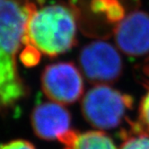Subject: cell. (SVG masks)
<instances>
[{
  "label": "cell",
  "instance_id": "1",
  "mask_svg": "<svg viewBox=\"0 0 149 149\" xmlns=\"http://www.w3.org/2000/svg\"><path fill=\"white\" fill-rule=\"evenodd\" d=\"M40 0H0V113L6 114L28 93L17 68L29 17Z\"/></svg>",
  "mask_w": 149,
  "mask_h": 149
},
{
  "label": "cell",
  "instance_id": "2",
  "mask_svg": "<svg viewBox=\"0 0 149 149\" xmlns=\"http://www.w3.org/2000/svg\"><path fill=\"white\" fill-rule=\"evenodd\" d=\"M77 31V17L73 9L64 4H39L29 17L24 45L54 58L76 45Z\"/></svg>",
  "mask_w": 149,
  "mask_h": 149
},
{
  "label": "cell",
  "instance_id": "3",
  "mask_svg": "<svg viewBox=\"0 0 149 149\" xmlns=\"http://www.w3.org/2000/svg\"><path fill=\"white\" fill-rule=\"evenodd\" d=\"M134 100L130 94L113 89L107 84L91 88L82 100V113L86 120L95 129L117 127L132 109Z\"/></svg>",
  "mask_w": 149,
  "mask_h": 149
},
{
  "label": "cell",
  "instance_id": "4",
  "mask_svg": "<svg viewBox=\"0 0 149 149\" xmlns=\"http://www.w3.org/2000/svg\"><path fill=\"white\" fill-rule=\"evenodd\" d=\"M79 65L86 78L96 86L118 81L123 70L119 51L103 40L93 41L81 49Z\"/></svg>",
  "mask_w": 149,
  "mask_h": 149
},
{
  "label": "cell",
  "instance_id": "5",
  "mask_svg": "<svg viewBox=\"0 0 149 149\" xmlns=\"http://www.w3.org/2000/svg\"><path fill=\"white\" fill-rule=\"evenodd\" d=\"M41 88L46 96L59 104H72L84 93V79L72 62L48 65L41 74Z\"/></svg>",
  "mask_w": 149,
  "mask_h": 149
},
{
  "label": "cell",
  "instance_id": "6",
  "mask_svg": "<svg viewBox=\"0 0 149 149\" xmlns=\"http://www.w3.org/2000/svg\"><path fill=\"white\" fill-rule=\"evenodd\" d=\"M117 48L130 57H142L149 53V14L135 10L114 28Z\"/></svg>",
  "mask_w": 149,
  "mask_h": 149
},
{
  "label": "cell",
  "instance_id": "7",
  "mask_svg": "<svg viewBox=\"0 0 149 149\" xmlns=\"http://www.w3.org/2000/svg\"><path fill=\"white\" fill-rule=\"evenodd\" d=\"M31 123L38 137L44 140H58L71 130V115L62 104L43 102L33 109Z\"/></svg>",
  "mask_w": 149,
  "mask_h": 149
},
{
  "label": "cell",
  "instance_id": "8",
  "mask_svg": "<svg viewBox=\"0 0 149 149\" xmlns=\"http://www.w3.org/2000/svg\"><path fill=\"white\" fill-rule=\"evenodd\" d=\"M59 142L65 145L66 149H118L111 136L101 130L78 133L71 130Z\"/></svg>",
  "mask_w": 149,
  "mask_h": 149
},
{
  "label": "cell",
  "instance_id": "9",
  "mask_svg": "<svg viewBox=\"0 0 149 149\" xmlns=\"http://www.w3.org/2000/svg\"><path fill=\"white\" fill-rule=\"evenodd\" d=\"M130 126L129 131L123 132L120 149H149V133L137 122H130Z\"/></svg>",
  "mask_w": 149,
  "mask_h": 149
},
{
  "label": "cell",
  "instance_id": "10",
  "mask_svg": "<svg viewBox=\"0 0 149 149\" xmlns=\"http://www.w3.org/2000/svg\"><path fill=\"white\" fill-rule=\"evenodd\" d=\"M137 123L145 131L149 133V89L140 102Z\"/></svg>",
  "mask_w": 149,
  "mask_h": 149
},
{
  "label": "cell",
  "instance_id": "11",
  "mask_svg": "<svg viewBox=\"0 0 149 149\" xmlns=\"http://www.w3.org/2000/svg\"><path fill=\"white\" fill-rule=\"evenodd\" d=\"M40 53L33 47L25 45V48L20 53V58L26 67H33L40 61Z\"/></svg>",
  "mask_w": 149,
  "mask_h": 149
},
{
  "label": "cell",
  "instance_id": "12",
  "mask_svg": "<svg viewBox=\"0 0 149 149\" xmlns=\"http://www.w3.org/2000/svg\"><path fill=\"white\" fill-rule=\"evenodd\" d=\"M0 149H35L31 142L24 139H16L0 146Z\"/></svg>",
  "mask_w": 149,
  "mask_h": 149
},
{
  "label": "cell",
  "instance_id": "13",
  "mask_svg": "<svg viewBox=\"0 0 149 149\" xmlns=\"http://www.w3.org/2000/svg\"><path fill=\"white\" fill-rule=\"evenodd\" d=\"M146 67H145V72H146V74H147L148 76H149V61H147V63L145 65Z\"/></svg>",
  "mask_w": 149,
  "mask_h": 149
}]
</instances>
